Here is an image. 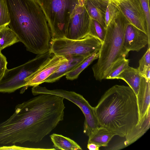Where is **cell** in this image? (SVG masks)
<instances>
[{"label":"cell","instance_id":"15","mask_svg":"<svg viewBox=\"0 0 150 150\" xmlns=\"http://www.w3.org/2000/svg\"><path fill=\"white\" fill-rule=\"evenodd\" d=\"M150 81L142 77L137 95L139 121L150 109Z\"/></svg>","mask_w":150,"mask_h":150},{"label":"cell","instance_id":"2","mask_svg":"<svg viewBox=\"0 0 150 150\" xmlns=\"http://www.w3.org/2000/svg\"><path fill=\"white\" fill-rule=\"evenodd\" d=\"M10 18L8 25L29 52L37 54L49 51L50 30L36 0H6Z\"/></svg>","mask_w":150,"mask_h":150},{"label":"cell","instance_id":"22","mask_svg":"<svg viewBox=\"0 0 150 150\" xmlns=\"http://www.w3.org/2000/svg\"><path fill=\"white\" fill-rule=\"evenodd\" d=\"M129 60L125 58L116 63L112 68L105 79H115L129 66Z\"/></svg>","mask_w":150,"mask_h":150},{"label":"cell","instance_id":"7","mask_svg":"<svg viewBox=\"0 0 150 150\" xmlns=\"http://www.w3.org/2000/svg\"><path fill=\"white\" fill-rule=\"evenodd\" d=\"M101 44L99 40L89 35L79 40L65 38L51 39L49 51L53 54L65 57L78 55L87 58L99 52Z\"/></svg>","mask_w":150,"mask_h":150},{"label":"cell","instance_id":"29","mask_svg":"<svg viewBox=\"0 0 150 150\" xmlns=\"http://www.w3.org/2000/svg\"><path fill=\"white\" fill-rule=\"evenodd\" d=\"M7 62L6 57L0 52V80L7 69Z\"/></svg>","mask_w":150,"mask_h":150},{"label":"cell","instance_id":"30","mask_svg":"<svg viewBox=\"0 0 150 150\" xmlns=\"http://www.w3.org/2000/svg\"><path fill=\"white\" fill-rule=\"evenodd\" d=\"M150 66H145L142 71L140 72L142 77L150 81Z\"/></svg>","mask_w":150,"mask_h":150},{"label":"cell","instance_id":"25","mask_svg":"<svg viewBox=\"0 0 150 150\" xmlns=\"http://www.w3.org/2000/svg\"><path fill=\"white\" fill-rule=\"evenodd\" d=\"M117 6L114 3L109 2L105 14V22L106 27L119 12Z\"/></svg>","mask_w":150,"mask_h":150},{"label":"cell","instance_id":"8","mask_svg":"<svg viewBox=\"0 0 150 150\" xmlns=\"http://www.w3.org/2000/svg\"><path fill=\"white\" fill-rule=\"evenodd\" d=\"M32 92L34 96L41 94L58 96L69 100L77 105L84 115L83 132L88 136L95 131L100 127L94 107L91 106L82 95L74 91L63 89L50 90L39 85L33 86Z\"/></svg>","mask_w":150,"mask_h":150},{"label":"cell","instance_id":"6","mask_svg":"<svg viewBox=\"0 0 150 150\" xmlns=\"http://www.w3.org/2000/svg\"><path fill=\"white\" fill-rule=\"evenodd\" d=\"M53 54L49 51L37 54L34 58L19 66L7 69L0 80V93H11L24 87L26 80Z\"/></svg>","mask_w":150,"mask_h":150},{"label":"cell","instance_id":"31","mask_svg":"<svg viewBox=\"0 0 150 150\" xmlns=\"http://www.w3.org/2000/svg\"><path fill=\"white\" fill-rule=\"evenodd\" d=\"M87 147L90 150H99L100 147L94 143L88 142Z\"/></svg>","mask_w":150,"mask_h":150},{"label":"cell","instance_id":"3","mask_svg":"<svg viewBox=\"0 0 150 150\" xmlns=\"http://www.w3.org/2000/svg\"><path fill=\"white\" fill-rule=\"evenodd\" d=\"M94 109L99 126L121 137H125L139 122L137 96L129 86H112Z\"/></svg>","mask_w":150,"mask_h":150},{"label":"cell","instance_id":"26","mask_svg":"<svg viewBox=\"0 0 150 150\" xmlns=\"http://www.w3.org/2000/svg\"><path fill=\"white\" fill-rule=\"evenodd\" d=\"M144 13L146 25L147 35L150 41V11L149 0H139Z\"/></svg>","mask_w":150,"mask_h":150},{"label":"cell","instance_id":"9","mask_svg":"<svg viewBox=\"0 0 150 150\" xmlns=\"http://www.w3.org/2000/svg\"><path fill=\"white\" fill-rule=\"evenodd\" d=\"M92 20L84 7L83 0H80L65 38L79 40L88 35Z\"/></svg>","mask_w":150,"mask_h":150},{"label":"cell","instance_id":"12","mask_svg":"<svg viewBox=\"0 0 150 150\" xmlns=\"http://www.w3.org/2000/svg\"><path fill=\"white\" fill-rule=\"evenodd\" d=\"M123 44L129 52H138L148 45L150 47V41L147 34L129 23L127 25L124 33Z\"/></svg>","mask_w":150,"mask_h":150},{"label":"cell","instance_id":"5","mask_svg":"<svg viewBox=\"0 0 150 150\" xmlns=\"http://www.w3.org/2000/svg\"><path fill=\"white\" fill-rule=\"evenodd\" d=\"M44 13L52 39L65 38L80 0H36Z\"/></svg>","mask_w":150,"mask_h":150},{"label":"cell","instance_id":"20","mask_svg":"<svg viewBox=\"0 0 150 150\" xmlns=\"http://www.w3.org/2000/svg\"><path fill=\"white\" fill-rule=\"evenodd\" d=\"M19 42L17 35L8 25L0 29V52L6 47Z\"/></svg>","mask_w":150,"mask_h":150},{"label":"cell","instance_id":"11","mask_svg":"<svg viewBox=\"0 0 150 150\" xmlns=\"http://www.w3.org/2000/svg\"><path fill=\"white\" fill-rule=\"evenodd\" d=\"M114 3L130 23L147 34L145 18L139 0H116Z\"/></svg>","mask_w":150,"mask_h":150},{"label":"cell","instance_id":"18","mask_svg":"<svg viewBox=\"0 0 150 150\" xmlns=\"http://www.w3.org/2000/svg\"><path fill=\"white\" fill-rule=\"evenodd\" d=\"M50 137L55 150H82L77 143L69 138L55 133L51 135Z\"/></svg>","mask_w":150,"mask_h":150},{"label":"cell","instance_id":"27","mask_svg":"<svg viewBox=\"0 0 150 150\" xmlns=\"http://www.w3.org/2000/svg\"><path fill=\"white\" fill-rule=\"evenodd\" d=\"M139 66L137 68L140 72L143 70L145 66H150V47L139 61Z\"/></svg>","mask_w":150,"mask_h":150},{"label":"cell","instance_id":"28","mask_svg":"<svg viewBox=\"0 0 150 150\" xmlns=\"http://www.w3.org/2000/svg\"><path fill=\"white\" fill-rule=\"evenodd\" d=\"M0 150H55L54 148L51 149L34 148L28 147H22L17 146L15 145L10 146H0Z\"/></svg>","mask_w":150,"mask_h":150},{"label":"cell","instance_id":"19","mask_svg":"<svg viewBox=\"0 0 150 150\" xmlns=\"http://www.w3.org/2000/svg\"><path fill=\"white\" fill-rule=\"evenodd\" d=\"M115 134L106 128L99 127L89 136L88 142L94 143L101 146H107Z\"/></svg>","mask_w":150,"mask_h":150},{"label":"cell","instance_id":"16","mask_svg":"<svg viewBox=\"0 0 150 150\" xmlns=\"http://www.w3.org/2000/svg\"><path fill=\"white\" fill-rule=\"evenodd\" d=\"M150 125V109L139 120L135 127L125 137L124 146H127L136 141L148 130Z\"/></svg>","mask_w":150,"mask_h":150},{"label":"cell","instance_id":"13","mask_svg":"<svg viewBox=\"0 0 150 150\" xmlns=\"http://www.w3.org/2000/svg\"><path fill=\"white\" fill-rule=\"evenodd\" d=\"M84 6L90 17L105 29V14L108 0H83Z\"/></svg>","mask_w":150,"mask_h":150},{"label":"cell","instance_id":"23","mask_svg":"<svg viewBox=\"0 0 150 150\" xmlns=\"http://www.w3.org/2000/svg\"><path fill=\"white\" fill-rule=\"evenodd\" d=\"M105 33L106 29L98 21L92 19L89 35L96 38L102 43L104 40Z\"/></svg>","mask_w":150,"mask_h":150},{"label":"cell","instance_id":"24","mask_svg":"<svg viewBox=\"0 0 150 150\" xmlns=\"http://www.w3.org/2000/svg\"><path fill=\"white\" fill-rule=\"evenodd\" d=\"M10 22L8 6L6 0H0V29L8 25Z\"/></svg>","mask_w":150,"mask_h":150},{"label":"cell","instance_id":"32","mask_svg":"<svg viewBox=\"0 0 150 150\" xmlns=\"http://www.w3.org/2000/svg\"><path fill=\"white\" fill-rule=\"evenodd\" d=\"M110 2H112L114 3L116 1V0H108Z\"/></svg>","mask_w":150,"mask_h":150},{"label":"cell","instance_id":"10","mask_svg":"<svg viewBox=\"0 0 150 150\" xmlns=\"http://www.w3.org/2000/svg\"><path fill=\"white\" fill-rule=\"evenodd\" d=\"M64 56L53 54L48 58L40 68L26 80L25 86L22 88L20 93H23L29 87L39 85L54 73L60 65L67 61Z\"/></svg>","mask_w":150,"mask_h":150},{"label":"cell","instance_id":"14","mask_svg":"<svg viewBox=\"0 0 150 150\" xmlns=\"http://www.w3.org/2000/svg\"><path fill=\"white\" fill-rule=\"evenodd\" d=\"M68 61L60 66L58 68L48 77L44 82L52 83L73 70L86 58L83 56L75 55L66 57Z\"/></svg>","mask_w":150,"mask_h":150},{"label":"cell","instance_id":"4","mask_svg":"<svg viewBox=\"0 0 150 150\" xmlns=\"http://www.w3.org/2000/svg\"><path fill=\"white\" fill-rule=\"evenodd\" d=\"M129 23L120 11L106 27L98 61L92 67L96 80L101 81L105 79L112 67L127 55L129 52L124 46L123 38Z\"/></svg>","mask_w":150,"mask_h":150},{"label":"cell","instance_id":"17","mask_svg":"<svg viewBox=\"0 0 150 150\" xmlns=\"http://www.w3.org/2000/svg\"><path fill=\"white\" fill-rule=\"evenodd\" d=\"M142 77L137 68H134L129 66L116 79H121L125 81L137 96Z\"/></svg>","mask_w":150,"mask_h":150},{"label":"cell","instance_id":"1","mask_svg":"<svg viewBox=\"0 0 150 150\" xmlns=\"http://www.w3.org/2000/svg\"><path fill=\"white\" fill-rule=\"evenodd\" d=\"M17 105L13 113L0 123V144L40 142L62 121V97L41 94Z\"/></svg>","mask_w":150,"mask_h":150},{"label":"cell","instance_id":"21","mask_svg":"<svg viewBox=\"0 0 150 150\" xmlns=\"http://www.w3.org/2000/svg\"><path fill=\"white\" fill-rule=\"evenodd\" d=\"M99 51L96 52L86 58L73 70L66 75L67 80H73L77 79L80 73L94 60L98 58Z\"/></svg>","mask_w":150,"mask_h":150}]
</instances>
